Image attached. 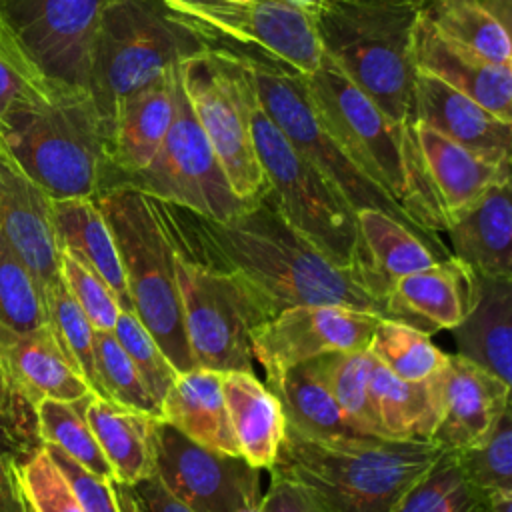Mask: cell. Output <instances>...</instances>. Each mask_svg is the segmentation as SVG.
Masks as SVG:
<instances>
[{"instance_id": "31", "label": "cell", "mask_w": 512, "mask_h": 512, "mask_svg": "<svg viewBox=\"0 0 512 512\" xmlns=\"http://www.w3.org/2000/svg\"><path fill=\"white\" fill-rule=\"evenodd\" d=\"M264 384L278 398L288 428L312 438L358 436L326 386L316 358L294 364Z\"/></svg>"}, {"instance_id": "49", "label": "cell", "mask_w": 512, "mask_h": 512, "mask_svg": "<svg viewBox=\"0 0 512 512\" xmlns=\"http://www.w3.org/2000/svg\"><path fill=\"white\" fill-rule=\"evenodd\" d=\"M260 512H326L302 486L282 476H272L262 494Z\"/></svg>"}, {"instance_id": "16", "label": "cell", "mask_w": 512, "mask_h": 512, "mask_svg": "<svg viewBox=\"0 0 512 512\" xmlns=\"http://www.w3.org/2000/svg\"><path fill=\"white\" fill-rule=\"evenodd\" d=\"M378 320L372 312L338 304L284 308L256 328L252 354L272 378L328 352L368 348Z\"/></svg>"}, {"instance_id": "2", "label": "cell", "mask_w": 512, "mask_h": 512, "mask_svg": "<svg viewBox=\"0 0 512 512\" xmlns=\"http://www.w3.org/2000/svg\"><path fill=\"white\" fill-rule=\"evenodd\" d=\"M442 450L430 440L312 438L286 426L270 474L302 486L326 512H392Z\"/></svg>"}, {"instance_id": "1", "label": "cell", "mask_w": 512, "mask_h": 512, "mask_svg": "<svg viewBox=\"0 0 512 512\" xmlns=\"http://www.w3.org/2000/svg\"><path fill=\"white\" fill-rule=\"evenodd\" d=\"M158 200V198H156ZM172 236L198 260L242 276L272 308L338 304L390 318L388 290L364 266H338L262 196L228 220L158 200Z\"/></svg>"}, {"instance_id": "42", "label": "cell", "mask_w": 512, "mask_h": 512, "mask_svg": "<svg viewBox=\"0 0 512 512\" xmlns=\"http://www.w3.org/2000/svg\"><path fill=\"white\" fill-rule=\"evenodd\" d=\"M512 406H506L492 428L474 444L452 450L462 472L486 494L512 492Z\"/></svg>"}, {"instance_id": "35", "label": "cell", "mask_w": 512, "mask_h": 512, "mask_svg": "<svg viewBox=\"0 0 512 512\" xmlns=\"http://www.w3.org/2000/svg\"><path fill=\"white\" fill-rule=\"evenodd\" d=\"M392 512H490V494L466 478L452 450H442Z\"/></svg>"}, {"instance_id": "50", "label": "cell", "mask_w": 512, "mask_h": 512, "mask_svg": "<svg viewBox=\"0 0 512 512\" xmlns=\"http://www.w3.org/2000/svg\"><path fill=\"white\" fill-rule=\"evenodd\" d=\"M132 488L146 512H192L186 504L174 498L156 476H150Z\"/></svg>"}, {"instance_id": "9", "label": "cell", "mask_w": 512, "mask_h": 512, "mask_svg": "<svg viewBox=\"0 0 512 512\" xmlns=\"http://www.w3.org/2000/svg\"><path fill=\"white\" fill-rule=\"evenodd\" d=\"M234 52L246 64L258 104L266 116L280 128L290 144L338 188V192L356 212L380 210L420 234L440 256H452L438 234L422 230L402 210V206L348 156V152L338 144V140L314 112L304 78L298 72L252 54L238 50Z\"/></svg>"}, {"instance_id": "46", "label": "cell", "mask_w": 512, "mask_h": 512, "mask_svg": "<svg viewBox=\"0 0 512 512\" xmlns=\"http://www.w3.org/2000/svg\"><path fill=\"white\" fill-rule=\"evenodd\" d=\"M60 276L94 330H112L120 306L110 286L82 260L60 250Z\"/></svg>"}, {"instance_id": "13", "label": "cell", "mask_w": 512, "mask_h": 512, "mask_svg": "<svg viewBox=\"0 0 512 512\" xmlns=\"http://www.w3.org/2000/svg\"><path fill=\"white\" fill-rule=\"evenodd\" d=\"M112 186H130L214 220H228L250 206L232 192L216 152L188 102L180 66L174 82V116L156 156L146 168L124 176Z\"/></svg>"}, {"instance_id": "19", "label": "cell", "mask_w": 512, "mask_h": 512, "mask_svg": "<svg viewBox=\"0 0 512 512\" xmlns=\"http://www.w3.org/2000/svg\"><path fill=\"white\" fill-rule=\"evenodd\" d=\"M412 56L416 72L438 78L482 104L500 120L512 122V66L492 64L452 42L424 12L418 14L414 26Z\"/></svg>"}, {"instance_id": "25", "label": "cell", "mask_w": 512, "mask_h": 512, "mask_svg": "<svg viewBox=\"0 0 512 512\" xmlns=\"http://www.w3.org/2000/svg\"><path fill=\"white\" fill-rule=\"evenodd\" d=\"M0 364L34 404L44 398L76 400L92 392L50 324L26 334L0 326Z\"/></svg>"}, {"instance_id": "5", "label": "cell", "mask_w": 512, "mask_h": 512, "mask_svg": "<svg viewBox=\"0 0 512 512\" xmlns=\"http://www.w3.org/2000/svg\"><path fill=\"white\" fill-rule=\"evenodd\" d=\"M6 158L52 200L94 198L106 174V142L86 90L56 86L12 114Z\"/></svg>"}, {"instance_id": "45", "label": "cell", "mask_w": 512, "mask_h": 512, "mask_svg": "<svg viewBox=\"0 0 512 512\" xmlns=\"http://www.w3.org/2000/svg\"><path fill=\"white\" fill-rule=\"evenodd\" d=\"M112 334L126 350L146 392L158 406L162 396L168 392V388L174 384L180 372L170 364L166 354L160 350L152 334L146 330V326L138 320L134 312L120 310Z\"/></svg>"}, {"instance_id": "17", "label": "cell", "mask_w": 512, "mask_h": 512, "mask_svg": "<svg viewBox=\"0 0 512 512\" xmlns=\"http://www.w3.org/2000/svg\"><path fill=\"white\" fill-rule=\"evenodd\" d=\"M436 380L440 414L430 442L444 450L478 442L510 406V386L456 352L448 354Z\"/></svg>"}, {"instance_id": "14", "label": "cell", "mask_w": 512, "mask_h": 512, "mask_svg": "<svg viewBox=\"0 0 512 512\" xmlns=\"http://www.w3.org/2000/svg\"><path fill=\"white\" fill-rule=\"evenodd\" d=\"M110 0H0V20L52 84L88 92L90 54Z\"/></svg>"}, {"instance_id": "40", "label": "cell", "mask_w": 512, "mask_h": 512, "mask_svg": "<svg viewBox=\"0 0 512 512\" xmlns=\"http://www.w3.org/2000/svg\"><path fill=\"white\" fill-rule=\"evenodd\" d=\"M0 326L26 334L48 326L44 290L0 234Z\"/></svg>"}, {"instance_id": "53", "label": "cell", "mask_w": 512, "mask_h": 512, "mask_svg": "<svg viewBox=\"0 0 512 512\" xmlns=\"http://www.w3.org/2000/svg\"><path fill=\"white\" fill-rule=\"evenodd\" d=\"M290 4H294L296 8H300L302 12H306L308 16H312V20H314V16L330 2V0H288Z\"/></svg>"}, {"instance_id": "21", "label": "cell", "mask_w": 512, "mask_h": 512, "mask_svg": "<svg viewBox=\"0 0 512 512\" xmlns=\"http://www.w3.org/2000/svg\"><path fill=\"white\" fill-rule=\"evenodd\" d=\"M412 122H420L452 142L500 164H510L512 122H504L470 96L434 76L416 72Z\"/></svg>"}, {"instance_id": "37", "label": "cell", "mask_w": 512, "mask_h": 512, "mask_svg": "<svg viewBox=\"0 0 512 512\" xmlns=\"http://www.w3.org/2000/svg\"><path fill=\"white\" fill-rule=\"evenodd\" d=\"M94 392L76 400L44 398L36 404L38 432L44 444L62 448L72 460L84 466L94 476L114 482L112 468L98 446V440L88 424L86 408Z\"/></svg>"}, {"instance_id": "23", "label": "cell", "mask_w": 512, "mask_h": 512, "mask_svg": "<svg viewBox=\"0 0 512 512\" xmlns=\"http://www.w3.org/2000/svg\"><path fill=\"white\" fill-rule=\"evenodd\" d=\"M412 132L446 226L464 214L492 184L510 178V164L492 162L426 124L412 122Z\"/></svg>"}, {"instance_id": "8", "label": "cell", "mask_w": 512, "mask_h": 512, "mask_svg": "<svg viewBox=\"0 0 512 512\" xmlns=\"http://www.w3.org/2000/svg\"><path fill=\"white\" fill-rule=\"evenodd\" d=\"M250 128L268 182L264 198L334 264L364 266L356 210L266 116L256 90L250 102Z\"/></svg>"}, {"instance_id": "24", "label": "cell", "mask_w": 512, "mask_h": 512, "mask_svg": "<svg viewBox=\"0 0 512 512\" xmlns=\"http://www.w3.org/2000/svg\"><path fill=\"white\" fill-rule=\"evenodd\" d=\"M450 254L468 270L512 280V182L492 184L446 230Z\"/></svg>"}, {"instance_id": "32", "label": "cell", "mask_w": 512, "mask_h": 512, "mask_svg": "<svg viewBox=\"0 0 512 512\" xmlns=\"http://www.w3.org/2000/svg\"><path fill=\"white\" fill-rule=\"evenodd\" d=\"M42 450L36 404L0 364V512H32L24 498L20 470Z\"/></svg>"}, {"instance_id": "11", "label": "cell", "mask_w": 512, "mask_h": 512, "mask_svg": "<svg viewBox=\"0 0 512 512\" xmlns=\"http://www.w3.org/2000/svg\"><path fill=\"white\" fill-rule=\"evenodd\" d=\"M180 76L232 192L254 204L268 192V182L250 128L254 84L244 60L234 50L212 46L182 62Z\"/></svg>"}, {"instance_id": "20", "label": "cell", "mask_w": 512, "mask_h": 512, "mask_svg": "<svg viewBox=\"0 0 512 512\" xmlns=\"http://www.w3.org/2000/svg\"><path fill=\"white\" fill-rule=\"evenodd\" d=\"M0 234L30 268L42 290L60 276L52 198L0 156Z\"/></svg>"}, {"instance_id": "6", "label": "cell", "mask_w": 512, "mask_h": 512, "mask_svg": "<svg viewBox=\"0 0 512 512\" xmlns=\"http://www.w3.org/2000/svg\"><path fill=\"white\" fill-rule=\"evenodd\" d=\"M122 264L134 314L178 372L196 368L186 340L174 248L158 200L130 186L94 196Z\"/></svg>"}, {"instance_id": "18", "label": "cell", "mask_w": 512, "mask_h": 512, "mask_svg": "<svg viewBox=\"0 0 512 512\" xmlns=\"http://www.w3.org/2000/svg\"><path fill=\"white\" fill-rule=\"evenodd\" d=\"M180 64L134 90L116 110L106 134L102 188L136 174L156 156L174 116V82ZM100 188V190H102Z\"/></svg>"}, {"instance_id": "47", "label": "cell", "mask_w": 512, "mask_h": 512, "mask_svg": "<svg viewBox=\"0 0 512 512\" xmlns=\"http://www.w3.org/2000/svg\"><path fill=\"white\" fill-rule=\"evenodd\" d=\"M26 504L32 512H84L68 480L46 454L38 452L20 470Z\"/></svg>"}, {"instance_id": "54", "label": "cell", "mask_w": 512, "mask_h": 512, "mask_svg": "<svg viewBox=\"0 0 512 512\" xmlns=\"http://www.w3.org/2000/svg\"><path fill=\"white\" fill-rule=\"evenodd\" d=\"M490 512H512V492L492 494L490 496Z\"/></svg>"}, {"instance_id": "22", "label": "cell", "mask_w": 512, "mask_h": 512, "mask_svg": "<svg viewBox=\"0 0 512 512\" xmlns=\"http://www.w3.org/2000/svg\"><path fill=\"white\" fill-rule=\"evenodd\" d=\"M450 332L456 354L512 388V280L468 270L466 310Z\"/></svg>"}, {"instance_id": "28", "label": "cell", "mask_w": 512, "mask_h": 512, "mask_svg": "<svg viewBox=\"0 0 512 512\" xmlns=\"http://www.w3.org/2000/svg\"><path fill=\"white\" fill-rule=\"evenodd\" d=\"M222 390L240 456L254 468L270 470L286 428L278 398L254 372H222Z\"/></svg>"}, {"instance_id": "36", "label": "cell", "mask_w": 512, "mask_h": 512, "mask_svg": "<svg viewBox=\"0 0 512 512\" xmlns=\"http://www.w3.org/2000/svg\"><path fill=\"white\" fill-rule=\"evenodd\" d=\"M374 360L368 348L316 356L320 374L344 416L358 434L366 436H382L370 388Z\"/></svg>"}, {"instance_id": "33", "label": "cell", "mask_w": 512, "mask_h": 512, "mask_svg": "<svg viewBox=\"0 0 512 512\" xmlns=\"http://www.w3.org/2000/svg\"><path fill=\"white\" fill-rule=\"evenodd\" d=\"M372 400L384 438L430 440L438 414V380H402L374 360L370 376Z\"/></svg>"}, {"instance_id": "51", "label": "cell", "mask_w": 512, "mask_h": 512, "mask_svg": "<svg viewBox=\"0 0 512 512\" xmlns=\"http://www.w3.org/2000/svg\"><path fill=\"white\" fill-rule=\"evenodd\" d=\"M476 2L510 32V28H512V0H476Z\"/></svg>"}, {"instance_id": "10", "label": "cell", "mask_w": 512, "mask_h": 512, "mask_svg": "<svg viewBox=\"0 0 512 512\" xmlns=\"http://www.w3.org/2000/svg\"><path fill=\"white\" fill-rule=\"evenodd\" d=\"M168 236L174 248L186 340L196 368L254 372L252 338L256 328L274 316L272 308L242 276L198 260L172 236L170 228Z\"/></svg>"}, {"instance_id": "55", "label": "cell", "mask_w": 512, "mask_h": 512, "mask_svg": "<svg viewBox=\"0 0 512 512\" xmlns=\"http://www.w3.org/2000/svg\"><path fill=\"white\" fill-rule=\"evenodd\" d=\"M408 2H412L418 10H422V12H424V10H428L432 4H436L438 0H408Z\"/></svg>"}, {"instance_id": "12", "label": "cell", "mask_w": 512, "mask_h": 512, "mask_svg": "<svg viewBox=\"0 0 512 512\" xmlns=\"http://www.w3.org/2000/svg\"><path fill=\"white\" fill-rule=\"evenodd\" d=\"M210 46L264 58L300 76L322 60L314 20L288 0H162Z\"/></svg>"}, {"instance_id": "15", "label": "cell", "mask_w": 512, "mask_h": 512, "mask_svg": "<svg viewBox=\"0 0 512 512\" xmlns=\"http://www.w3.org/2000/svg\"><path fill=\"white\" fill-rule=\"evenodd\" d=\"M154 476L192 512H260V468L240 454L200 446L160 418Z\"/></svg>"}, {"instance_id": "48", "label": "cell", "mask_w": 512, "mask_h": 512, "mask_svg": "<svg viewBox=\"0 0 512 512\" xmlns=\"http://www.w3.org/2000/svg\"><path fill=\"white\" fill-rule=\"evenodd\" d=\"M44 450L68 480L84 512H122L114 482L94 476L54 444H44Z\"/></svg>"}, {"instance_id": "39", "label": "cell", "mask_w": 512, "mask_h": 512, "mask_svg": "<svg viewBox=\"0 0 512 512\" xmlns=\"http://www.w3.org/2000/svg\"><path fill=\"white\" fill-rule=\"evenodd\" d=\"M372 356L402 380H426L436 374L448 354L432 344L430 334L398 320L380 318L368 342Z\"/></svg>"}, {"instance_id": "43", "label": "cell", "mask_w": 512, "mask_h": 512, "mask_svg": "<svg viewBox=\"0 0 512 512\" xmlns=\"http://www.w3.org/2000/svg\"><path fill=\"white\" fill-rule=\"evenodd\" d=\"M52 88L0 20V156H6L4 132L12 114L46 98Z\"/></svg>"}, {"instance_id": "41", "label": "cell", "mask_w": 512, "mask_h": 512, "mask_svg": "<svg viewBox=\"0 0 512 512\" xmlns=\"http://www.w3.org/2000/svg\"><path fill=\"white\" fill-rule=\"evenodd\" d=\"M44 300L48 310V324L58 344L80 370L90 390L100 396L94 362V326L68 292L62 276L44 288Z\"/></svg>"}, {"instance_id": "34", "label": "cell", "mask_w": 512, "mask_h": 512, "mask_svg": "<svg viewBox=\"0 0 512 512\" xmlns=\"http://www.w3.org/2000/svg\"><path fill=\"white\" fill-rule=\"evenodd\" d=\"M356 218L362 264L388 294L398 278L446 260L420 234L380 210H358Z\"/></svg>"}, {"instance_id": "29", "label": "cell", "mask_w": 512, "mask_h": 512, "mask_svg": "<svg viewBox=\"0 0 512 512\" xmlns=\"http://www.w3.org/2000/svg\"><path fill=\"white\" fill-rule=\"evenodd\" d=\"M86 418L116 484L134 486L154 476V428L160 416L92 394Z\"/></svg>"}, {"instance_id": "4", "label": "cell", "mask_w": 512, "mask_h": 512, "mask_svg": "<svg viewBox=\"0 0 512 512\" xmlns=\"http://www.w3.org/2000/svg\"><path fill=\"white\" fill-rule=\"evenodd\" d=\"M418 14L408 0H330L314 16L322 54L400 124L412 122Z\"/></svg>"}, {"instance_id": "27", "label": "cell", "mask_w": 512, "mask_h": 512, "mask_svg": "<svg viewBox=\"0 0 512 512\" xmlns=\"http://www.w3.org/2000/svg\"><path fill=\"white\" fill-rule=\"evenodd\" d=\"M160 420L210 450L240 454L222 390V372L192 368L180 372L158 404Z\"/></svg>"}, {"instance_id": "30", "label": "cell", "mask_w": 512, "mask_h": 512, "mask_svg": "<svg viewBox=\"0 0 512 512\" xmlns=\"http://www.w3.org/2000/svg\"><path fill=\"white\" fill-rule=\"evenodd\" d=\"M52 220L60 250L90 266L110 286L120 310L134 312L112 232L94 198L52 200Z\"/></svg>"}, {"instance_id": "52", "label": "cell", "mask_w": 512, "mask_h": 512, "mask_svg": "<svg viewBox=\"0 0 512 512\" xmlns=\"http://www.w3.org/2000/svg\"><path fill=\"white\" fill-rule=\"evenodd\" d=\"M114 488H116V496H118L122 512H146L132 486H124V484L114 482Z\"/></svg>"}, {"instance_id": "26", "label": "cell", "mask_w": 512, "mask_h": 512, "mask_svg": "<svg viewBox=\"0 0 512 512\" xmlns=\"http://www.w3.org/2000/svg\"><path fill=\"white\" fill-rule=\"evenodd\" d=\"M466 266L454 256L398 278L388 294L390 320L426 334L454 328L466 310Z\"/></svg>"}, {"instance_id": "3", "label": "cell", "mask_w": 512, "mask_h": 512, "mask_svg": "<svg viewBox=\"0 0 512 512\" xmlns=\"http://www.w3.org/2000/svg\"><path fill=\"white\" fill-rule=\"evenodd\" d=\"M310 104L348 156L382 186L426 232L446 230V218L422 168L412 122L388 118L326 54L302 76Z\"/></svg>"}, {"instance_id": "7", "label": "cell", "mask_w": 512, "mask_h": 512, "mask_svg": "<svg viewBox=\"0 0 512 512\" xmlns=\"http://www.w3.org/2000/svg\"><path fill=\"white\" fill-rule=\"evenodd\" d=\"M208 48L210 42L162 0H110L96 30L88 72V94L102 132L134 90Z\"/></svg>"}, {"instance_id": "44", "label": "cell", "mask_w": 512, "mask_h": 512, "mask_svg": "<svg viewBox=\"0 0 512 512\" xmlns=\"http://www.w3.org/2000/svg\"><path fill=\"white\" fill-rule=\"evenodd\" d=\"M94 362L102 398L158 416L156 402L146 392L132 360L112 330L94 332Z\"/></svg>"}, {"instance_id": "38", "label": "cell", "mask_w": 512, "mask_h": 512, "mask_svg": "<svg viewBox=\"0 0 512 512\" xmlns=\"http://www.w3.org/2000/svg\"><path fill=\"white\" fill-rule=\"evenodd\" d=\"M424 14L452 42L492 64L512 66L510 32L476 0H438Z\"/></svg>"}]
</instances>
